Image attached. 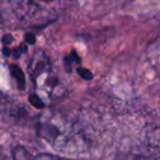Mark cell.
Listing matches in <instances>:
<instances>
[{
	"instance_id": "1",
	"label": "cell",
	"mask_w": 160,
	"mask_h": 160,
	"mask_svg": "<svg viewBox=\"0 0 160 160\" xmlns=\"http://www.w3.org/2000/svg\"><path fill=\"white\" fill-rule=\"evenodd\" d=\"M51 62L48 56L44 51H36L33 54L29 65H28V71L30 77L33 81L38 82L45 76L51 73Z\"/></svg>"
},
{
	"instance_id": "2",
	"label": "cell",
	"mask_w": 160,
	"mask_h": 160,
	"mask_svg": "<svg viewBox=\"0 0 160 160\" xmlns=\"http://www.w3.org/2000/svg\"><path fill=\"white\" fill-rule=\"evenodd\" d=\"M9 71L11 73V76L14 78L17 82V86H18L19 89L24 90L25 85H27V81H25V76L24 72L21 70V68L17 65H9Z\"/></svg>"
},
{
	"instance_id": "3",
	"label": "cell",
	"mask_w": 160,
	"mask_h": 160,
	"mask_svg": "<svg viewBox=\"0 0 160 160\" xmlns=\"http://www.w3.org/2000/svg\"><path fill=\"white\" fill-rule=\"evenodd\" d=\"M12 5L14 7V11L19 16H24L30 13L33 2L32 0H12Z\"/></svg>"
},
{
	"instance_id": "4",
	"label": "cell",
	"mask_w": 160,
	"mask_h": 160,
	"mask_svg": "<svg viewBox=\"0 0 160 160\" xmlns=\"http://www.w3.org/2000/svg\"><path fill=\"white\" fill-rule=\"evenodd\" d=\"M80 64H81V59H80V57L78 56V54L75 51H71V53L64 58L65 68H66V70L68 72L71 71V68H72L73 65H80Z\"/></svg>"
},
{
	"instance_id": "5",
	"label": "cell",
	"mask_w": 160,
	"mask_h": 160,
	"mask_svg": "<svg viewBox=\"0 0 160 160\" xmlns=\"http://www.w3.org/2000/svg\"><path fill=\"white\" fill-rule=\"evenodd\" d=\"M12 157L13 160H33L30 152L22 146H17L12 150Z\"/></svg>"
},
{
	"instance_id": "6",
	"label": "cell",
	"mask_w": 160,
	"mask_h": 160,
	"mask_svg": "<svg viewBox=\"0 0 160 160\" xmlns=\"http://www.w3.org/2000/svg\"><path fill=\"white\" fill-rule=\"evenodd\" d=\"M29 102L31 103L34 108H36V109H44L45 108L44 101L41 99L40 96H38V94H35V93L30 94L29 96Z\"/></svg>"
},
{
	"instance_id": "7",
	"label": "cell",
	"mask_w": 160,
	"mask_h": 160,
	"mask_svg": "<svg viewBox=\"0 0 160 160\" xmlns=\"http://www.w3.org/2000/svg\"><path fill=\"white\" fill-rule=\"evenodd\" d=\"M33 160H72V159H67V158H62L59 156L52 155V153H40V155L35 156Z\"/></svg>"
},
{
	"instance_id": "8",
	"label": "cell",
	"mask_w": 160,
	"mask_h": 160,
	"mask_svg": "<svg viewBox=\"0 0 160 160\" xmlns=\"http://www.w3.org/2000/svg\"><path fill=\"white\" fill-rule=\"evenodd\" d=\"M28 52V47L27 44H21L20 46L16 47V48L11 49V55L13 56L14 58H20L22 55L27 54Z\"/></svg>"
},
{
	"instance_id": "9",
	"label": "cell",
	"mask_w": 160,
	"mask_h": 160,
	"mask_svg": "<svg viewBox=\"0 0 160 160\" xmlns=\"http://www.w3.org/2000/svg\"><path fill=\"white\" fill-rule=\"evenodd\" d=\"M77 73L80 76V77L82 78V79L85 80H91L92 78H93V73L91 72L90 70H88V69L86 68H82V67H77Z\"/></svg>"
},
{
	"instance_id": "10",
	"label": "cell",
	"mask_w": 160,
	"mask_h": 160,
	"mask_svg": "<svg viewBox=\"0 0 160 160\" xmlns=\"http://www.w3.org/2000/svg\"><path fill=\"white\" fill-rule=\"evenodd\" d=\"M24 41L27 44H30V45H34L35 44V36L33 34H30V33H27L24 35Z\"/></svg>"
},
{
	"instance_id": "11",
	"label": "cell",
	"mask_w": 160,
	"mask_h": 160,
	"mask_svg": "<svg viewBox=\"0 0 160 160\" xmlns=\"http://www.w3.org/2000/svg\"><path fill=\"white\" fill-rule=\"evenodd\" d=\"M13 41H14L13 36L10 35V34H6V35L2 38V43L5 44V46H6V47L9 46V45L11 44V43L13 42Z\"/></svg>"
},
{
	"instance_id": "12",
	"label": "cell",
	"mask_w": 160,
	"mask_h": 160,
	"mask_svg": "<svg viewBox=\"0 0 160 160\" xmlns=\"http://www.w3.org/2000/svg\"><path fill=\"white\" fill-rule=\"evenodd\" d=\"M40 1H46L47 2V1H52V0H40Z\"/></svg>"
},
{
	"instance_id": "13",
	"label": "cell",
	"mask_w": 160,
	"mask_h": 160,
	"mask_svg": "<svg viewBox=\"0 0 160 160\" xmlns=\"http://www.w3.org/2000/svg\"><path fill=\"white\" fill-rule=\"evenodd\" d=\"M156 160H158V159H156Z\"/></svg>"
}]
</instances>
